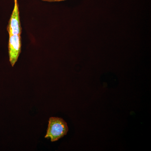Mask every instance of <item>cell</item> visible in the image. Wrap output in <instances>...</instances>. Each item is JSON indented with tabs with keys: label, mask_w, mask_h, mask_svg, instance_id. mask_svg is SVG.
Returning <instances> with one entry per match:
<instances>
[{
	"label": "cell",
	"mask_w": 151,
	"mask_h": 151,
	"mask_svg": "<svg viewBox=\"0 0 151 151\" xmlns=\"http://www.w3.org/2000/svg\"><path fill=\"white\" fill-rule=\"evenodd\" d=\"M9 35H21L22 27L20 21L19 12L17 0H14V6L7 26Z\"/></svg>",
	"instance_id": "3957f363"
},
{
	"label": "cell",
	"mask_w": 151,
	"mask_h": 151,
	"mask_svg": "<svg viewBox=\"0 0 151 151\" xmlns=\"http://www.w3.org/2000/svg\"><path fill=\"white\" fill-rule=\"evenodd\" d=\"M68 128L66 122L61 118L51 117L49 120L45 138H50L52 142L58 140L67 134Z\"/></svg>",
	"instance_id": "6da1fadb"
},
{
	"label": "cell",
	"mask_w": 151,
	"mask_h": 151,
	"mask_svg": "<svg viewBox=\"0 0 151 151\" xmlns=\"http://www.w3.org/2000/svg\"><path fill=\"white\" fill-rule=\"evenodd\" d=\"M22 42L21 35L9 36V61L13 67L17 61L21 52Z\"/></svg>",
	"instance_id": "7a4b0ae2"
},
{
	"label": "cell",
	"mask_w": 151,
	"mask_h": 151,
	"mask_svg": "<svg viewBox=\"0 0 151 151\" xmlns=\"http://www.w3.org/2000/svg\"><path fill=\"white\" fill-rule=\"evenodd\" d=\"M42 1L48 2H59L65 1V0H42Z\"/></svg>",
	"instance_id": "277c9868"
}]
</instances>
